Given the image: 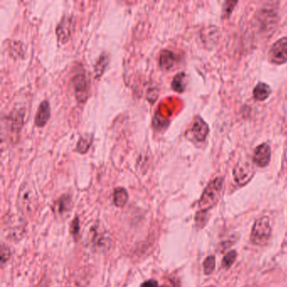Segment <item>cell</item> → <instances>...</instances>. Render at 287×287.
I'll use <instances>...</instances> for the list:
<instances>
[{"mask_svg": "<svg viewBox=\"0 0 287 287\" xmlns=\"http://www.w3.org/2000/svg\"><path fill=\"white\" fill-rule=\"evenodd\" d=\"M223 187V179L222 177L216 178L211 181L203 191L198 207L199 211H209L218 202Z\"/></svg>", "mask_w": 287, "mask_h": 287, "instance_id": "cell-1", "label": "cell"}, {"mask_svg": "<svg viewBox=\"0 0 287 287\" xmlns=\"http://www.w3.org/2000/svg\"><path fill=\"white\" fill-rule=\"evenodd\" d=\"M37 195L34 188L28 184L24 183L20 188L18 195V206L20 212L25 215H32L37 208Z\"/></svg>", "mask_w": 287, "mask_h": 287, "instance_id": "cell-2", "label": "cell"}, {"mask_svg": "<svg viewBox=\"0 0 287 287\" xmlns=\"http://www.w3.org/2000/svg\"><path fill=\"white\" fill-rule=\"evenodd\" d=\"M271 234L272 228L270 226V218L268 217H261L255 221L250 238L255 245L264 246L270 241Z\"/></svg>", "mask_w": 287, "mask_h": 287, "instance_id": "cell-3", "label": "cell"}, {"mask_svg": "<svg viewBox=\"0 0 287 287\" xmlns=\"http://www.w3.org/2000/svg\"><path fill=\"white\" fill-rule=\"evenodd\" d=\"M255 169L254 162L248 157L237 162L233 170V177L237 185L243 186L250 182L255 175Z\"/></svg>", "mask_w": 287, "mask_h": 287, "instance_id": "cell-4", "label": "cell"}, {"mask_svg": "<svg viewBox=\"0 0 287 287\" xmlns=\"http://www.w3.org/2000/svg\"><path fill=\"white\" fill-rule=\"evenodd\" d=\"M75 97L79 103H85L89 98V83L84 72H78L72 78Z\"/></svg>", "mask_w": 287, "mask_h": 287, "instance_id": "cell-5", "label": "cell"}, {"mask_svg": "<svg viewBox=\"0 0 287 287\" xmlns=\"http://www.w3.org/2000/svg\"><path fill=\"white\" fill-rule=\"evenodd\" d=\"M269 59L277 65L286 63L287 37L280 38L273 44L269 52Z\"/></svg>", "mask_w": 287, "mask_h": 287, "instance_id": "cell-6", "label": "cell"}, {"mask_svg": "<svg viewBox=\"0 0 287 287\" xmlns=\"http://www.w3.org/2000/svg\"><path fill=\"white\" fill-rule=\"evenodd\" d=\"M257 23L260 26V31L265 34L266 33V35H270V33L274 31V29L276 26L277 15L272 10H261L258 15Z\"/></svg>", "mask_w": 287, "mask_h": 287, "instance_id": "cell-7", "label": "cell"}, {"mask_svg": "<svg viewBox=\"0 0 287 287\" xmlns=\"http://www.w3.org/2000/svg\"><path fill=\"white\" fill-rule=\"evenodd\" d=\"M208 133H209V128L208 124L201 118H195L190 129V134L192 136L193 139L198 143H203L205 142Z\"/></svg>", "mask_w": 287, "mask_h": 287, "instance_id": "cell-8", "label": "cell"}, {"mask_svg": "<svg viewBox=\"0 0 287 287\" xmlns=\"http://www.w3.org/2000/svg\"><path fill=\"white\" fill-rule=\"evenodd\" d=\"M271 157V148L267 143H263L258 146L254 155V162L259 167L265 168L270 163Z\"/></svg>", "mask_w": 287, "mask_h": 287, "instance_id": "cell-9", "label": "cell"}, {"mask_svg": "<svg viewBox=\"0 0 287 287\" xmlns=\"http://www.w3.org/2000/svg\"><path fill=\"white\" fill-rule=\"evenodd\" d=\"M72 20L70 17L63 18L58 24L56 33L59 43L65 44L68 43L72 35Z\"/></svg>", "mask_w": 287, "mask_h": 287, "instance_id": "cell-10", "label": "cell"}, {"mask_svg": "<svg viewBox=\"0 0 287 287\" xmlns=\"http://www.w3.org/2000/svg\"><path fill=\"white\" fill-rule=\"evenodd\" d=\"M51 116L50 104L48 100H44L38 108L35 118V125L39 128H43L48 123Z\"/></svg>", "mask_w": 287, "mask_h": 287, "instance_id": "cell-11", "label": "cell"}, {"mask_svg": "<svg viewBox=\"0 0 287 287\" xmlns=\"http://www.w3.org/2000/svg\"><path fill=\"white\" fill-rule=\"evenodd\" d=\"M178 62V56L172 51L162 50L159 55V65L163 70H170Z\"/></svg>", "mask_w": 287, "mask_h": 287, "instance_id": "cell-12", "label": "cell"}, {"mask_svg": "<svg viewBox=\"0 0 287 287\" xmlns=\"http://www.w3.org/2000/svg\"><path fill=\"white\" fill-rule=\"evenodd\" d=\"M24 115H25L24 110H13L9 116L10 131L14 134H19L21 131L24 123Z\"/></svg>", "mask_w": 287, "mask_h": 287, "instance_id": "cell-13", "label": "cell"}, {"mask_svg": "<svg viewBox=\"0 0 287 287\" xmlns=\"http://www.w3.org/2000/svg\"><path fill=\"white\" fill-rule=\"evenodd\" d=\"M25 234V226L21 225L20 222H11L10 225L6 226V236L10 240L15 241L20 240Z\"/></svg>", "mask_w": 287, "mask_h": 287, "instance_id": "cell-14", "label": "cell"}, {"mask_svg": "<svg viewBox=\"0 0 287 287\" xmlns=\"http://www.w3.org/2000/svg\"><path fill=\"white\" fill-rule=\"evenodd\" d=\"M270 94H271V89L265 83H259L253 91L254 97L255 100L259 101H265V100H267L268 98L270 97Z\"/></svg>", "mask_w": 287, "mask_h": 287, "instance_id": "cell-15", "label": "cell"}, {"mask_svg": "<svg viewBox=\"0 0 287 287\" xmlns=\"http://www.w3.org/2000/svg\"><path fill=\"white\" fill-rule=\"evenodd\" d=\"M128 200V191L126 189L118 187L113 192V201L117 208H123Z\"/></svg>", "mask_w": 287, "mask_h": 287, "instance_id": "cell-16", "label": "cell"}, {"mask_svg": "<svg viewBox=\"0 0 287 287\" xmlns=\"http://www.w3.org/2000/svg\"><path fill=\"white\" fill-rule=\"evenodd\" d=\"M108 64H109L108 55L105 53H102L100 56V58H98L97 62L95 63V68H94V72H95L96 78H100V77H102L105 69L107 68Z\"/></svg>", "mask_w": 287, "mask_h": 287, "instance_id": "cell-17", "label": "cell"}, {"mask_svg": "<svg viewBox=\"0 0 287 287\" xmlns=\"http://www.w3.org/2000/svg\"><path fill=\"white\" fill-rule=\"evenodd\" d=\"M185 76L184 72H180L178 73L172 82V89L178 93H183L185 91V86H186V82H185Z\"/></svg>", "mask_w": 287, "mask_h": 287, "instance_id": "cell-18", "label": "cell"}, {"mask_svg": "<svg viewBox=\"0 0 287 287\" xmlns=\"http://www.w3.org/2000/svg\"><path fill=\"white\" fill-rule=\"evenodd\" d=\"M92 137H80L78 143L77 144V152H79L81 154H85L90 149V146L92 144Z\"/></svg>", "mask_w": 287, "mask_h": 287, "instance_id": "cell-19", "label": "cell"}, {"mask_svg": "<svg viewBox=\"0 0 287 287\" xmlns=\"http://www.w3.org/2000/svg\"><path fill=\"white\" fill-rule=\"evenodd\" d=\"M71 205H72V201H71L70 196L68 195H63L58 200V212L61 214L67 213L70 209Z\"/></svg>", "mask_w": 287, "mask_h": 287, "instance_id": "cell-20", "label": "cell"}, {"mask_svg": "<svg viewBox=\"0 0 287 287\" xmlns=\"http://www.w3.org/2000/svg\"><path fill=\"white\" fill-rule=\"evenodd\" d=\"M203 268H204V273L205 275H211L214 272L216 268V259L214 256L211 255L208 256L203 263Z\"/></svg>", "mask_w": 287, "mask_h": 287, "instance_id": "cell-21", "label": "cell"}, {"mask_svg": "<svg viewBox=\"0 0 287 287\" xmlns=\"http://www.w3.org/2000/svg\"><path fill=\"white\" fill-rule=\"evenodd\" d=\"M208 212L209 211H198L195 215V225L199 229L205 227L208 221Z\"/></svg>", "mask_w": 287, "mask_h": 287, "instance_id": "cell-22", "label": "cell"}, {"mask_svg": "<svg viewBox=\"0 0 287 287\" xmlns=\"http://www.w3.org/2000/svg\"><path fill=\"white\" fill-rule=\"evenodd\" d=\"M236 259H237V253L235 250L227 253L222 260V267L225 268V269H229L233 265Z\"/></svg>", "mask_w": 287, "mask_h": 287, "instance_id": "cell-23", "label": "cell"}, {"mask_svg": "<svg viewBox=\"0 0 287 287\" xmlns=\"http://www.w3.org/2000/svg\"><path fill=\"white\" fill-rule=\"evenodd\" d=\"M237 1H227L225 2L224 7H223V18H228L232 14V10L234 9L235 5H237Z\"/></svg>", "mask_w": 287, "mask_h": 287, "instance_id": "cell-24", "label": "cell"}, {"mask_svg": "<svg viewBox=\"0 0 287 287\" xmlns=\"http://www.w3.org/2000/svg\"><path fill=\"white\" fill-rule=\"evenodd\" d=\"M10 250L5 244L1 245V265H5L10 260Z\"/></svg>", "mask_w": 287, "mask_h": 287, "instance_id": "cell-25", "label": "cell"}, {"mask_svg": "<svg viewBox=\"0 0 287 287\" xmlns=\"http://www.w3.org/2000/svg\"><path fill=\"white\" fill-rule=\"evenodd\" d=\"M157 96H158V90L157 89L152 88L147 91V98L150 102H154L155 100H157Z\"/></svg>", "mask_w": 287, "mask_h": 287, "instance_id": "cell-26", "label": "cell"}, {"mask_svg": "<svg viewBox=\"0 0 287 287\" xmlns=\"http://www.w3.org/2000/svg\"><path fill=\"white\" fill-rule=\"evenodd\" d=\"M78 231H79V222L78 219L76 218L72 223V233L76 236L78 233Z\"/></svg>", "mask_w": 287, "mask_h": 287, "instance_id": "cell-27", "label": "cell"}, {"mask_svg": "<svg viewBox=\"0 0 287 287\" xmlns=\"http://www.w3.org/2000/svg\"><path fill=\"white\" fill-rule=\"evenodd\" d=\"M141 287H158V284L156 280H149L143 283Z\"/></svg>", "mask_w": 287, "mask_h": 287, "instance_id": "cell-28", "label": "cell"}, {"mask_svg": "<svg viewBox=\"0 0 287 287\" xmlns=\"http://www.w3.org/2000/svg\"><path fill=\"white\" fill-rule=\"evenodd\" d=\"M244 287H255V286H252V285H247V286H244Z\"/></svg>", "mask_w": 287, "mask_h": 287, "instance_id": "cell-29", "label": "cell"}, {"mask_svg": "<svg viewBox=\"0 0 287 287\" xmlns=\"http://www.w3.org/2000/svg\"><path fill=\"white\" fill-rule=\"evenodd\" d=\"M161 287H169V286H168V285H162V286Z\"/></svg>", "mask_w": 287, "mask_h": 287, "instance_id": "cell-30", "label": "cell"}, {"mask_svg": "<svg viewBox=\"0 0 287 287\" xmlns=\"http://www.w3.org/2000/svg\"><path fill=\"white\" fill-rule=\"evenodd\" d=\"M208 287H215V286H213V285H210V286H208Z\"/></svg>", "mask_w": 287, "mask_h": 287, "instance_id": "cell-31", "label": "cell"}]
</instances>
